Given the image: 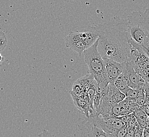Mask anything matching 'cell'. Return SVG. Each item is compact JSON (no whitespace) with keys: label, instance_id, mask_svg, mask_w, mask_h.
<instances>
[{"label":"cell","instance_id":"2e32d148","mask_svg":"<svg viewBox=\"0 0 149 137\" xmlns=\"http://www.w3.org/2000/svg\"><path fill=\"white\" fill-rule=\"evenodd\" d=\"M101 97H102L101 93L98 92H96L93 100V107L95 111H96L97 109L98 106L100 103Z\"/></svg>","mask_w":149,"mask_h":137},{"label":"cell","instance_id":"7c38bea8","mask_svg":"<svg viewBox=\"0 0 149 137\" xmlns=\"http://www.w3.org/2000/svg\"><path fill=\"white\" fill-rule=\"evenodd\" d=\"M133 114L135 118L139 125L143 128L146 121L149 119V116L147 115L146 112L140 108L133 112Z\"/></svg>","mask_w":149,"mask_h":137},{"label":"cell","instance_id":"9c48e42d","mask_svg":"<svg viewBox=\"0 0 149 137\" xmlns=\"http://www.w3.org/2000/svg\"><path fill=\"white\" fill-rule=\"evenodd\" d=\"M103 92L106 93L115 104L119 103L126 98L125 94L120 92L115 86L113 82L109 83L105 89L102 93Z\"/></svg>","mask_w":149,"mask_h":137},{"label":"cell","instance_id":"8fae6325","mask_svg":"<svg viewBox=\"0 0 149 137\" xmlns=\"http://www.w3.org/2000/svg\"><path fill=\"white\" fill-rule=\"evenodd\" d=\"M113 83L116 87L124 94L127 89L129 87V81L128 77L123 71L114 80Z\"/></svg>","mask_w":149,"mask_h":137},{"label":"cell","instance_id":"6da1fadb","mask_svg":"<svg viewBox=\"0 0 149 137\" xmlns=\"http://www.w3.org/2000/svg\"><path fill=\"white\" fill-rule=\"evenodd\" d=\"M95 26L98 36L97 50L101 57L120 63L126 62L131 48L128 40L127 19L116 17Z\"/></svg>","mask_w":149,"mask_h":137},{"label":"cell","instance_id":"ba28073f","mask_svg":"<svg viewBox=\"0 0 149 137\" xmlns=\"http://www.w3.org/2000/svg\"><path fill=\"white\" fill-rule=\"evenodd\" d=\"M104 64L105 72L109 83L114 82V80L123 71L124 63H120L114 60L106 57H102Z\"/></svg>","mask_w":149,"mask_h":137},{"label":"cell","instance_id":"7a4b0ae2","mask_svg":"<svg viewBox=\"0 0 149 137\" xmlns=\"http://www.w3.org/2000/svg\"><path fill=\"white\" fill-rule=\"evenodd\" d=\"M129 37L135 43L149 49V9L134 11L127 17Z\"/></svg>","mask_w":149,"mask_h":137},{"label":"cell","instance_id":"8992f818","mask_svg":"<svg viewBox=\"0 0 149 137\" xmlns=\"http://www.w3.org/2000/svg\"><path fill=\"white\" fill-rule=\"evenodd\" d=\"M149 55L138 51L131 46L129 60L131 61L135 71L149 83Z\"/></svg>","mask_w":149,"mask_h":137},{"label":"cell","instance_id":"7402d4cb","mask_svg":"<svg viewBox=\"0 0 149 137\" xmlns=\"http://www.w3.org/2000/svg\"><path fill=\"white\" fill-rule=\"evenodd\" d=\"M4 61V57L0 53V65L1 64V63H2Z\"/></svg>","mask_w":149,"mask_h":137},{"label":"cell","instance_id":"277c9868","mask_svg":"<svg viewBox=\"0 0 149 137\" xmlns=\"http://www.w3.org/2000/svg\"><path fill=\"white\" fill-rule=\"evenodd\" d=\"M98 32L95 24L89 26L84 31H70L65 37L66 47L77 52L80 57L85 50L92 46L97 40Z\"/></svg>","mask_w":149,"mask_h":137},{"label":"cell","instance_id":"d6986e66","mask_svg":"<svg viewBox=\"0 0 149 137\" xmlns=\"http://www.w3.org/2000/svg\"><path fill=\"white\" fill-rule=\"evenodd\" d=\"M135 129L132 128L131 127H127V132L125 137H134L135 134Z\"/></svg>","mask_w":149,"mask_h":137},{"label":"cell","instance_id":"ffe728a7","mask_svg":"<svg viewBox=\"0 0 149 137\" xmlns=\"http://www.w3.org/2000/svg\"><path fill=\"white\" fill-rule=\"evenodd\" d=\"M140 108L143 110L147 115L149 116V104H144L142 106H141Z\"/></svg>","mask_w":149,"mask_h":137},{"label":"cell","instance_id":"3957f363","mask_svg":"<svg viewBox=\"0 0 149 137\" xmlns=\"http://www.w3.org/2000/svg\"><path fill=\"white\" fill-rule=\"evenodd\" d=\"M98 40L92 46L85 50L84 59L88 67V73L92 74L97 84V91L102 93L109 83L106 77L103 58L97 50Z\"/></svg>","mask_w":149,"mask_h":137},{"label":"cell","instance_id":"44dd1931","mask_svg":"<svg viewBox=\"0 0 149 137\" xmlns=\"http://www.w3.org/2000/svg\"><path fill=\"white\" fill-rule=\"evenodd\" d=\"M142 137H149V131L144 128L142 132Z\"/></svg>","mask_w":149,"mask_h":137},{"label":"cell","instance_id":"5bb4252c","mask_svg":"<svg viewBox=\"0 0 149 137\" xmlns=\"http://www.w3.org/2000/svg\"><path fill=\"white\" fill-rule=\"evenodd\" d=\"M140 89H132L130 87H129L127 89L126 92H125L126 97L129 98L131 100L135 101L136 97H138V94L139 93Z\"/></svg>","mask_w":149,"mask_h":137},{"label":"cell","instance_id":"603a6c76","mask_svg":"<svg viewBox=\"0 0 149 137\" xmlns=\"http://www.w3.org/2000/svg\"><path fill=\"white\" fill-rule=\"evenodd\" d=\"M65 1H66V2H68V1H69V0H65Z\"/></svg>","mask_w":149,"mask_h":137},{"label":"cell","instance_id":"30bf717a","mask_svg":"<svg viewBox=\"0 0 149 137\" xmlns=\"http://www.w3.org/2000/svg\"><path fill=\"white\" fill-rule=\"evenodd\" d=\"M74 105L81 112L83 113L86 117H88L89 114H92L94 112L96 111L92 110L91 108L90 103L87 101L85 100L81 97H76L71 95Z\"/></svg>","mask_w":149,"mask_h":137},{"label":"cell","instance_id":"ac0fdd59","mask_svg":"<svg viewBox=\"0 0 149 137\" xmlns=\"http://www.w3.org/2000/svg\"><path fill=\"white\" fill-rule=\"evenodd\" d=\"M143 128L141 127V126L138 125L136 126V128H135V134L134 137H142V132H143Z\"/></svg>","mask_w":149,"mask_h":137},{"label":"cell","instance_id":"52a82bcc","mask_svg":"<svg viewBox=\"0 0 149 137\" xmlns=\"http://www.w3.org/2000/svg\"><path fill=\"white\" fill-rule=\"evenodd\" d=\"M129 81V87L135 89H149V83L146 82L140 75L135 71L133 66L130 60L124 63L123 71Z\"/></svg>","mask_w":149,"mask_h":137},{"label":"cell","instance_id":"4fadbf2b","mask_svg":"<svg viewBox=\"0 0 149 137\" xmlns=\"http://www.w3.org/2000/svg\"><path fill=\"white\" fill-rule=\"evenodd\" d=\"M121 104L123 105L126 110L129 113H132L136 109L140 108L138 104L134 100H131L129 98L126 97L123 101L120 102Z\"/></svg>","mask_w":149,"mask_h":137},{"label":"cell","instance_id":"9a60e30c","mask_svg":"<svg viewBox=\"0 0 149 137\" xmlns=\"http://www.w3.org/2000/svg\"><path fill=\"white\" fill-rule=\"evenodd\" d=\"M8 40L4 32L0 31V52L4 50L6 46Z\"/></svg>","mask_w":149,"mask_h":137},{"label":"cell","instance_id":"5b68a950","mask_svg":"<svg viewBox=\"0 0 149 137\" xmlns=\"http://www.w3.org/2000/svg\"><path fill=\"white\" fill-rule=\"evenodd\" d=\"M76 134L81 137H109V135L95 124L91 117H81L76 125Z\"/></svg>","mask_w":149,"mask_h":137},{"label":"cell","instance_id":"e0dca14e","mask_svg":"<svg viewBox=\"0 0 149 137\" xmlns=\"http://www.w3.org/2000/svg\"><path fill=\"white\" fill-rule=\"evenodd\" d=\"M127 125L123 127L118 129L117 131L115 132L114 137H125L127 132Z\"/></svg>","mask_w":149,"mask_h":137}]
</instances>
